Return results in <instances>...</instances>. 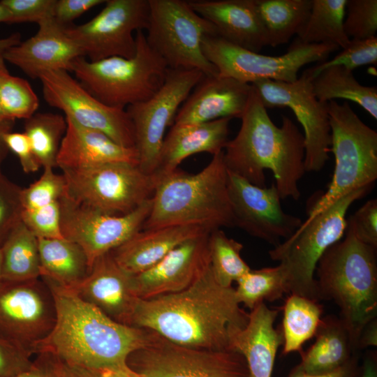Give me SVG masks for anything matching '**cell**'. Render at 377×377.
Listing matches in <instances>:
<instances>
[{
  "label": "cell",
  "instance_id": "1",
  "mask_svg": "<svg viewBox=\"0 0 377 377\" xmlns=\"http://www.w3.org/2000/svg\"><path fill=\"white\" fill-rule=\"evenodd\" d=\"M240 305L235 288L219 285L209 266L180 292L138 299L129 325L187 347L231 350L232 337L249 320Z\"/></svg>",
  "mask_w": 377,
  "mask_h": 377
},
{
  "label": "cell",
  "instance_id": "2",
  "mask_svg": "<svg viewBox=\"0 0 377 377\" xmlns=\"http://www.w3.org/2000/svg\"><path fill=\"white\" fill-rule=\"evenodd\" d=\"M40 279L54 296L57 318L34 354L49 351L64 362L100 371L126 365L127 357L148 341L150 330L117 323L73 290Z\"/></svg>",
  "mask_w": 377,
  "mask_h": 377
},
{
  "label": "cell",
  "instance_id": "3",
  "mask_svg": "<svg viewBox=\"0 0 377 377\" xmlns=\"http://www.w3.org/2000/svg\"><path fill=\"white\" fill-rule=\"evenodd\" d=\"M240 119L237 135L223 149L227 170L260 187L266 186L265 171L269 170L281 199L297 200L298 184L306 172L303 133L286 116L276 126L253 86Z\"/></svg>",
  "mask_w": 377,
  "mask_h": 377
},
{
  "label": "cell",
  "instance_id": "4",
  "mask_svg": "<svg viewBox=\"0 0 377 377\" xmlns=\"http://www.w3.org/2000/svg\"><path fill=\"white\" fill-rule=\"evenodd\" d=\"M172 226L235 227L223 150L195 174L177 168L158 179L142 230Z\"/></svg>",
  "mask_w": 377,
  "mask_h": 377
},
{
  "label": "cell",
  "instance_id": "5",
  "mask_svg": "<svg viewBox=\"0 0 377 377\" xmlns=\"http://www.w3.org/2000/svg\"><path fill=\"white\" fill-rule=\"evenodd\" d=\"M376 249L360 241L347 221L344 237L325 251L315 272L321 300L338 306L355 351L362 330L377 318Z\"/></svg>",
  "mask_w": 377,
  "mask_h": 377
},
{
  "label": "cell",
  "instance_id": "6",
  "mask_svg": "<svg viewBox=\"0 0 377 377\" xmlns=\"http://www.w3.org/2000/svg\"><path fill=\"white\" fill-rule=\"evenodd\" d=\"M135 37L136 51L131 58L115 56L91 61L80 57L71 64L77 81L110 107L125 110L148 100L161 87L169 70L148 45L143 30L137 31Z\"/></svg>",
  "mask_w": 377,
  "mask_h": 377
},
{
  "label": "cell",
  "instance_id": "7",
  "mask_svg": "<svg viewBox=\"0 0 377 377\" xmlns=\"http://www.w3.org/2000/svg\"><path fill=\"white\" fill-rule=\"evenodd\" d=\"M370 188L342 197L311 220L302 222L290 237L269 251L270 258L279 263L286 293L321 300L314 276L317 264L325 251L343 238L348 209Z\"/></svg>",
  "mask_w": 377,
  "mask_h": 377
},
{
  "label": "cell",
  "instance_id": "8",
  "mask_svg": "<svg viewBox=\"0 0 377 377\" xmlns=\"http://www.w3.org/2000/svg\"><path fill=\"white\" fill-rule=\"evenodd\" d=\"M331 130L330 151L334 156L327 189L311 207L309 221L349 193L371 187L377 179V133L344 102L327 103Z\"/></svg>",
  "mask_w": 377,
  "mask_h": 377
},
{
  "label": "cell",
  "instance_id": "9",
  "mask_svg": "<svg viewBox=\"0 0 377 377\" xmlns=\"http://www.w3.org/2000/svg\"><path fill=\"white\" fill-rule=\"evenodd\" d=\"M146 29L148 45L170 69H196L206 76L217 75L216 67L205 56L202 43L217 35L214 27L182 0H149Z\"/></svg>",
  "mask_w": 377,
  "mask_h": 377
},
{
  "label": "cell",
  "instance_id": "10",
  "mask_svg": "<svg viewBox=\"0 0 377 377\" xmlns=\"http://www.w3.org/2000/svg\"><path fill=\"white\" fill-rule=\"evenodd\" d=\"M339 48L334 44H306L296 38L285 54L272 57L244 49L217 35L207 36L202 43L205 56L219 76L247 84L263 79L295 82L304 66L323 62Z\"/></svg>",
  "mask_w": 377,
  "mask_h": 377
},
{
  "label": "cell",
  "instance_id": "11",
  "mask_svg": "<svg viewBox=\"0 0 377 377\" xmlns=\"http://www.w3.org/2000/svg\"><path fill=\"white\" fill-rule=\"evenodd\" d=\"M66 195L110 214H128L152 198L158 179L138 165L112 163L63 170Z\"/></svg>",
  "mask_w": 377,
  "mask_h": 377
},
{
  "label": "cell",
  "instance_id": "12",
  "mask_svg": "<svg viewBox=\"0 0 377 377\" xmlns=\"http://www.w3.org/2000/svg\"><path fill=\"white\" fill-rule=\"evenodd\" d=\"M126 364L141 377H249L244 357L235 350L187 347L154 331Z\"/></svg>",
  "mask_w": 377,
  "mask_h": 377
},
{
  "label": "cell",
  "instance_id": "13",
  "mask_svg": "<svg viewBox=\"0 0 377 377\" xmlns=\"http://www.w3.org/2000/svg\"><path fill=\"white\" fill-rule=\"evenodd\" d=\"M205 75L196 69H170L157 92L147 101L126 108L135 133L140 168L154 174L168 126H172L179 105Z\"/></svg>",
  "mask_w": 377,
  "mask_h": 377
},
{
  "label": "cell",
  "instance_id": "14",
  "mask_svg": "<svg viewBox=\"0 0 377 377\" xmlns=\"http://www.w3.org/2000/svg\"><path fill=\"white\" fill-rule=\"evenodd\" d=\"M307 69L295 82L259 80L251 84L266 108H288L303 128L306 172H319L329 159L331 130L327 103L316 97Z\"/></svg>",
  "mask_w": 377,
  "mask_h": 377
},
{
  "label": "cell",
  "instance_id": "15",
  "mask_svg": "<svg viewBox=\"0 0 377 377\" xmlns=\"http://www.w3.org/2000/svg\"><path fill=\"white\" fill-rule=\"evenodd\" d=\"M149 0H108L87 22L69 25L65 31L91 61L111 57H133L136 51L133 32L146 29Z\"/></svg>",
  "mask_w": 377,
  "mask_h": 377
},
{
  "label": "cell",
  "instance_id": "16",
  "mask_svg": "<svg viewBox=\"0 0 377 377\" xmlns=\"http://www.w3.org/2000/svg\"><path fill=\"white\" fill-rule=\"evenodd\" d=\"M57 312L54 296L40 279L0 281V336L34 354L52 332Z\"/></svg>",
  "mask_w": 377,
  "mask_h": 377
},
{
  "label": "cell",
  "instance_id": "17",
  "mask_svg": "<svg viewBox=\"0 0 377 377\" xmlns=\"http://www.w3.org/2000/svg\"><path fill=\"white\" fill-rule=\"evenodd\" d=\"M63 237L77 244L90 267L142 230L152 206V198L126 214H110L77 202L66 194L59 200Z\"/></svg>",
  "mask_w": 377,
  "mask_h": 377
},
{
  "label": "cell",
  "instance_id": "18",
  "mask_svg": "<svg viewBox=\"0 0 377 377\" xmlns=\"http://www.w3.org/2000/svg\"><path fill=\"white\" fill-rule=\"evenodd\" d=\"M38 79L46 103L63 111L65 117L83 127L102 132L121 146L135 147L133 125L126 109L103 103L68 71H47Z\"/></svg>",
  "mask_w": 377,
  "mask_h": 377
},
{
  "label": "cell",
  "instance_id": "19",
  "mask_svg": "<svg viewBox=\"0 0 377 377\" xmlns=\"http://www.w3.org/2000/svg\"><path fill=\"white\" fill-rule=\"evenodd\" d=\"M228 190L235 227L274 246L290 237L302 223L283 210L274 183L260 187L228 170Z\"/></svg>",
  "mask_w": 377,
  "mask_h": 377
},
{
  "label": "cell",
  "instance_id": "20",
  "mask_svg": "<svg viewBox=\"0 0 377 377\" xmlns=\"http://www.w3.org/2000/svg\"><path fill=\"white\" fill-rule=\"evenodd\" d=\"M210 232L184 242L150 268L133 275L136 296L151 299L180 292L193 283L209 266Z\"/></svg>",
  "mask_w": 377,
  "mask_h": 377
},
{
  "label": "cell",
  "instance_id": "21",
  "mask_svg": "<svg viewBox=\"0 0 377 377\" xmlns=\"http://www.w3.org/2000/svg\"><path fill=\"white\" fill-rule=\"evenodd\" d=\"M37 33L3 52L6 61L33 79L50 71H71L72 62L84 54L66 33V27L48 18L38 24Z\"/></svg>",
  "mask_w": 377,
  "mask_h": 377
},
{
  "label": "cell",
  "instance_id": "22",
  "mask_svg": "<svg viewBox=\"0 0 377 377\" xmlns=\"http://www.w3.org/2000/svg\"><path fill=\"white\" fill-rule=\"evenodd\" d=\"M73 290L112 320L126 325L139 299L133 274L119 267L110 252L94 262L88 276Z\"/></svg>",
  "mask_w": 377,
  "mask_h": 377
},
{
  "label": "cell",
  "instance_id": "23",
  "mask_svg": "<svg viewBox=\"0 0 377 377\" xmlns=\"http://www.w3.org/2000/svg\"><path fill=\"white\" fill-rule=\"evenodd\" d=\"M251 89V84L231 77L205 75L179 109L173 124H195L223 118H241Z\"/></svg>",
  "mask_w": 377,
  "mask_h": 377
},
{
  "label": "cell",
  "instance_id": "24",
  "mask_svg": "<svg viewBox=\"0 0 377 377\" xmlns=\"http://www.w3.org/2000/svg\"><path fill=\"white\" fill-rule=\"evenodd\" d=\"M191 8L209 22L217 36L244 49L259 52L267 45L255 0H193Z\"/></svg>",
  "mask_w": 377,
  "mask_h": 377
},
{
  "label": "cell",
  "instance_id": "25",
  "mask_svg": "<svg viewBox=\"0 0 377 377\" xmlns=\"http://www.w3.org/2000/svg\"><path fill=\"white\" fill-rule=\"evenodd\" d=\"M67 128L57 158V167L80 169L112 163L139 164L135 147L121 146L102 132L83 127L66 117Z\"/></svg>",
  "mask_w": 377,
  "mask_h": 377
},
{
  "label": "cell",
  "instance_id": "26",
  "mask_svg": "<svg viewBox=\"0 0 377 377\" xmlns=\"http://www.w3.org/2000/svg\"><path fill=\"white\" fill-rule=\"evenodd\" d=\"M212 230L198 226L140 230L110 253L119 267L135 275L158 263L184 242Z\"/></svg>",
  "mask_w": 377,
  "mask_h": 377
},
{
  "label": "cell",
  "instance_id": "27",
  "mask_svg": "<svg viewBox=\"0 0 377 377\" xmlns=\"http://www.w3.org/2000/svg\"><path fill=\"white\" fill-rule=\"evenodd\" d=\"M231 119L201 124L172 125L165 137L154 175L157 179L178 168L187 157L202 152L212 156L223 150L228 141Z\"/></svg>",
  "mask_w": 377,
  "mask_h": 377
},
{
  "label": "cell",
  "instance_id": "28",
  "mask_svg": "<svg viewBox=\"0 0 377 377\" xmlns=\"http://www.w3.org/2000/svg\"><path fill=\"white\" fill-rule=\"evenodd\" d=\"M278 311L265 302L249 313L246 326L232 337L230 349L244 358L249 377H272L276 353L283 344L281 329L274 327Z\"/></svg>",
  "mask_w": 377,
  "mask_h": 377
},
{
  "label": "cell",
  "instance_id": "29",
  "mask_svg": "<svg viewBox=\"0 0 377 377\" xmlns=\"http://www.w3.org/2000/svg\"><path fill=\"white\" fill-rule=\"evenodd\" d=\"M315 342L300 354L301 361L294 368L306 374L333 371L346 364L356 351L342 320L334 316L322 318L314 336Z\"/></svg>",
  "mask_w": 377,
  "mask_h": 377
},
{
  "label": "cell",
  "instance_id": "30",
  "mask_svg": "<svg viewBox=\"0 0 377 377\" xmlns=\"http://www.w3.org/2000/svg\"><path fill=\"white\" fill-rule=\"evenodd\" d=\"M40 278L73 290L88 276L91 267L83 249L65 238L38 239Z\"/></svg>",
  "mask_w": 377,
  "mask_h": 377
},
{
  "label": "cell",
  "instance_id": "31",
  "mask_svg": "<svg viewBox=\"0 0 377 377\" xmlns=\"http://www.w3.org/2000/svg\"><path fill=\"white\" fill-rule=\"evenodd\" d=\"M0 281L20 282L40 277L38 239L20 220L1 247Z\"/></svg>",
  "mask_w": 377,
  "mask_h": 377
},
{
  "label": "cell",
  "instance_id": "32",
  "mask_svg": "<svg viewBox=\"0 0 377 377\" xmlns=\"http://www.w3.org/2000/svg\"><path fill=\"white\" fill-rule=\"evenodd\" d=\"M267 45L287 43L302 30L308 19L311 0H255Z\"/></svg>",
  "mask_w": 377,
  "mask_h": 377
},
{
  "label": "cell",
  "instance_id": "33",
  "mask_svg": "<svg viewBox=\"0 0 377 377\" xmlns=\"http://www.w3.org/2000/svg\"><path fill=\"white\" fill-rule=\"evenodd\" d=\"M316 97L321 102L341 98L360 105L377 119V88L361 84L352 71L342 66L328 67L311 80Z\"/></svg>",
  "mask_w": 377,
  "mask_h": 377
},
{
  "label": "cell",
  "instance_id": "34",
  "mask_svg": "<svg viewBox=\"0 0 377 377\" xmlns=\"http://www.w3.org/2000/svg\"><path fill=\"white\" fill-rule=\"evenodd\" d=\"M283 309L282 354L301 353L304 343L316 334L322 319L323 305L308 297L290 294Z\"/></svg>",
  "mask_w": 377,
  "mask_h": 377
},
{
  "label": "cell",
  "instance_id": "35",
  "mask_svg": "<svg viewBox=\"0 0 377 377\" xmlns=\"http://www.w3.org/2000/svg\"><path fill=\"white\" fill-rule=\"evenodd\" d=\"M347 0H311V10L297 38L306 44L345 47L350 39L343 29Z\"/></svg>",
  "mask_w": 377,
  "mask_h": 377
},
{
  "label": "cell",
  "instance_id": "36",
  "mask_svg": "<svg viewBox=\"0 0 377 377\" xmlns=\"http://www.w3.org/2000/svg\"><path fill=\"white\" fill-rule=\"evenodd\" d=\"M66 128V117L57 113L36 112L25 120L24 133L40 167H57V158Z\"/></svg>",
  "mask_w": 377,
  "mask_h": 377
},
{
  "label": "cell",
  "instance_id": "37",
  "mask_svg": "<svg viewBox=\"0 0 377 377\" xmlns=\"http://www.w3.org/2000/svg\"><path fill=\"white\" fill-rule=\"evenodd\" d=\"M243 245L228 237L221 229L209 236V267L214 279L223 287H231L251 269L242 258Z\"/></svg>",
  "mask_w": 377,
  "mask_h": 377
},
{
  "label": "cell",
  "instance_id": "38",
  "mask_svg": "<svg viewBox=\"0 0 377 377\" xmlns=\"http://www.w3.org/2000/svg\"><path fill=\"white\" fill-rule=\"evenodd\" d=\"M235 288L240 304L250 310L265 301L274 302L286 293L281 267H263L251 269L237 281Z\"/></svg>",
  "mask_w": 377,
  "mask_h": 377
},
{
  "label": "cell",
  "instance_id": "39",
  "mask_svg": "<svg viewBox=\"0 0 377 377\" xmlns=\"http://www.w3.org/2000/svg\"><path fill=\"white\" fill-rule=\"evenodd\" d=\"M38 106V98L26 80L10 73L4 77L0 85V111L3 119L26 120L36 112Z\"/></svg>",
  "mask_w": 377,
  "mask_h": 377
},
{
  "label": "cell",
  "instance_id": "40",
  "mask_svg": "<svg viewBox=\"0 0 377 377\" xmlns=\"http://www.w3.org/2000/svg\"><path fill=\"white\" fill-rule=\"evenodd\" d=\"M54 168H43L40 177L29 186L21 188L22 210L38 209L59 202L66 193V180Z\"/></svg>",
  "mask_w": 377,
  "mask_h": 377
},
{
  "label": "cell",
  "instance_id": "41",
  "mask_svg": "<svg viewBox=\"0 0 377 377\" xmlns=\"http://www.w3.org/2000/svg\"><path fill=\"white\" fill-rule=\"evenodd\" d=\"M377 37L366 39H351L342 50L330 60H325L308 68L312 78L324 69L334 66H342L352 71L357 67L376 64Z\"/></svg>",
  "mask_w": 377,
  "mask_h": 377
},
{
  "label": "cell",
  "instance_id": "42",
  "mask_svg": "<svg viewBox=\"0 0 377 377\" xmlns=\"http://www.w3.org/2000/svg\"><path fill=\"white\" fill-rule=\"evenodd\" d=\"M343 29L350 40L376 36L377 1L347 0Z\"/></svg>",
  "mask_w": 377,
  "mask_h": 377
},
{
  "label": "cell",
  "instance_id": "43",
  "mask_svg": "<svg viewBox=\"0 0 377 377\" xmlns=\"http://www.w3.org/2000/svg\"><path fill=\"white\" fill-rule=\"evenodd\" d=\"M21 220L38 239L64 238L59 201L38 209L22 210Z\"/></svg>",
  "mask_w": 377,
  "mask_h": 377
},
{
  "label": "cell",
  "instance_id": "44",
  "mask_svg": "<svg viewBox=\"0 0 377 377\" xmlns=\"http://www.w3.org/2000/svg\"><path fill=\"white\" fill-rule=\"evenodd\" d=\"M21 188L0 173V247L15 226L21 220Z\"/></svg>",
  "mask_w": 377,
  "mask_h": 377
},
{
  "label": "cell",
  "instance_id": "45",
  "mask_svg": "<svg viewBox=\"0 0 377 377\" xmlns=\"http://www.w3.org/2000/svg\"><path fill=\"white\" fill-rule=\"evenodd\" d=\"M10 14L9 24L37 22L53 18L56 0H1Z\"/></svg>",
  "mask_w": 377,
  "mask_h": 377
},
{
  "label": "cell",
  "instance_id": "46",
  "mask_svg": "<svg viewBox=\"0 0 377 377\" xmlns=\"http://www.w3.org/2000/svg\"><path fill=\"white\" fill-rule=\"evenodd\" d=\"M355 236L377 249V200H367L347 219Z\"/></svg>",
  "mask_w": 377,
  "mask_h": 377
},
{
  "label": "cell",
  "instance_id": "47",
  "mask_svg": "<svg viewBox=\"0 0 377 377\" xmlns=\"http://www.w3.org/2000/svg\"><path fill=\"white\" fill-rule=\"evenodd\" d=\"M32 355L0 336V377H15L27 370Z\"/></svg>",
  "mask_w": 377,
  "mask_h": 377
},
{
  "label": "cell",
  "instance_id": "48",
  "mask_svg": "<svg viewBox=\"0 0 377 377\" xmlns=\"http://www.w3.org/2000/svg\"><path fill=\"white\" fill-rule=\"evenodd\" d=\"M4 142L9 149L18 158L22 170L33 173L40 168L25 133L9 131L3 135Z\"/></svg>",
  "mask_w": 377,
  "mask_h": 377
},
{
  "label": "cell",
  "instance_id": "49",
  "mask_svg": "<svg viewBox=\"0 0 377 377\" xmlns=\"http://www.w3.org/2000/svg\"><path fill=\"white\" fill-rule=\"evenodd\" d=\"M105 1L104 0H56L53 19L58 24L68 27L86 11Z\"/></svg>",
  "mask_w": 377,
  "mask_h": 377
},
{
  "label": "cell",
  "instance_id": "50",
  "mask_svg": "<svg viewBox=\"0 0 377 377\" xmlns=\"http://www.w3.org/2000/svg\"><path fill=\"white\" fill-rule=\"evenodd\" d=\"M30 367L15 377H63V362L49 351L38 353Z\"/></svg>",
  "mask_w": 377,
  "mask_h": 377
},
{
  "label": "cell",
  "instance_id": "51",
  "mask_svg": "<svg viewBox=\"0 0 377 377\" xmlns=\"http://www.w3.org/2000/svg\"><path fill=\"white\" fill-rule=\"evenodd\" d=\"M360 369L358 356L355 354L346 364L333 371L311 375L293 368L288 377H358Z\"/></svg>",
  "mask_w": 377,
  "mask_h": 377
},
{
  "label": "cell",
  "instance_id": "52",
  "mask_svg": "<svg viewBox=\"0 0 377 377\" xmlns=\"http://www.w3.org/2000/svg\"><path fill=\"white\" fill-rule=\"evenodd\" d=\"M377 346V318L368 323L357 340V350Z\"/></svg>",
  "mask_w": 377,
  "mask_h": 377
},
{
  "label": "cell",
  "instance_id": "53",
  "mask_svg": "<svg viewBox=\"0 0 377 377\" xmlns=\"http://www.w3.org/2000/svg\"><path fill=\"white\" fill-rule=\"evenodd\" d=\"M63 377H102L99 371L63 362Z\"/></svg>",
  "mask_w": 377,
  "mask_h": 377
},
{
  "label": "cell",
  "instance_id": "54",
  "mask_svg": "<svg viewBox=\"0 0 377 377\" xmlns=\"http://www.w3.org/2000/svg\"><path fill=\"white\" fill-rule=\"evenodd\" d=\"M358 377H377V354L376 351L367 352L360 365Z\"/></svg>",
  "mask_w": 377,
  "mask_h": 377
},
{
  "label": "cell",
  "instance_id": "55",
  "mask_svg": "<svg viewBox=\"0 0 377 377\" xmlns=\"http://www.w3.org/2000/svg\"><path fill=\"white\" fill-rule=\"evenodd\" d=\"M13 125L14 121H5L0 122V173L1 172V165L10 151L4 142L3 135L11 131Z\"/></svg>",
  "mask_w": 377,
  "mask_h": 377
},
{
  "label": "cell",
  "instance_id": "56",
  "mask_svg": "<svg viewBox=\"0 0 377 377\" xmlns=\"http://www.w3.org/2000/svg\"><path fill=\"white\" fill-rule=\"evenodd\" d=\"M99 371L102 377H141L130 369L126 364L118 367L102 369Z\"/></svg>",
  "mask_w": 377,
  "mask_h": 377
},
{
  "label": "cell",
  "instance_id": "57",
  "mask_svg": "<svg viewBox=\"0 0 377 377\" xmlns=\"http://www.w3.org/2000/svg\"><path fill=\"white\" fill-rule=\"evenodd\" d=\"M21 42V36L19 33H14L10 36L0 38V50L5 51L6 49L17 45Z\"/></svg>",
  "mask_w": 377,
  "mask_h": 377
},
{
  "label": "cell",
  "instance_id": "58",
  "mask_svg": "<svg viewBox=\"0 0 377 377\" xmlns=\"http://www.w3.org/2000/svg\"><path fill=\"white\" fill-rule=\"evenodd\" d=\"M3 50H0V85L4 77L9 74V71L6 65V61L3 55ZM0 111V122L5 121Z\"/></svg>",
  "mask_w": 377,
  "mask_h": 377
},
{
  "label": "cell",
  "instance_id": "59",
  "mask_svg": "<svg viewBox=\"0 0 377 377\" xmlns=\"http://www.w3.org/2000/svg\"><path fill=\"white\" fill-rule=\"evenodd\" d=\"M10 19V14L7 8L0 1V23H8Z\"/></svg>",
  "mask_w": 377,
  "mask_h": 377
},
{
  "label": "cell",
  "instance_id": "60",
  "mask_svg": "<svg viewBox=\"0 0 377 377\" xmlns=\"http://www.w3.org/2000/svg\"><path fill=\"white\" fill-rule=\"evenodd\" d=\"M1 249H0V276H1Z\"/></svg>",
  "mask_w": 377,
  "mask_h": 377
}]
</instances>
